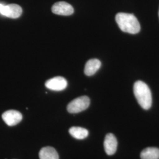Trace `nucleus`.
<instances>
[{
	"label": "nucleus",
	"mask_w": 159,
	"mask_h": 159,
	"mask_svg": "<svg viewBox=\"0 0 159 159\" xmlns=\"http://www.w3.org/2000/svg\"><path fill=\"white\" fill-rule=\"evenodd\" d=\"M116 21L120 29L125 33L136 34L140 31V23L132 14L119 12L116 16Z\"/></svg>",
	"instance_id": "obj_1"
},
{
	"label": "nucleus",
	"mask_w": 159,
	"mask_h": 159,
	"mask_svg": "<svg viewBox=\"0 0 159 159\" xmlns=\"http://www.w3.org/2000/svg\"><path fill=\"white\" fill-rule=\"evenodd\" d=\"M133 91L139 105L144 110L150 108L152 96L148 86L142 81H137L134 84Z\"/></svg>",
	"instance_id": "obj_2"
},
{
	"label": "nucleus",
	"mask_w": 159,
	"mask_h": 159,
	"mask_svg": "<svg viewBox=\"0 0 159 159\" xmlns=\"http://www.w3.org/2000/svg\"><path fill=\"white\" fill-rule=\"evenodd\" d=\"M90 100L87 96L76 98L67 106V111L70 113H78L86 110L90 106Z\"/></svg>",
	"instance_id": "obj_3"
},
{
	"label": "nucleus",
	"mask_w": 159,
	"mask_h": 159,
	"mask_svg": "<svg viewBox=\"0 0 159 159\" xmlns=\"http://www.w3.org/2000/svg\"><path fill=\"white\" fill-rule=\"evenodd\" d=\"M23 10L21 7L17 4H12L4 5L0 3V14L10 18H17L22 14Z\"/></svg>",
	"instance_id": "obj_4"
},
{
	"label": "nucleus",
	"mask_w": 159,
	"mask_h": 159,
	"mask_svg": "<svg viewBox=\"0 0 159 159\" xmlns=\"http://www.w3.org/2000/svg\"><path fill=\"white\" fill-rule=\"evenodd\" d=\"M52 12L57 15L68 16L74 13V8L70 4L64 1L57 2L51 8Z\"/></svg>",
	"instance_id": "obj_5"
},
{
	"label": "nucleus",
	"mask_w": 159,
	"mask_h": 159,
	"mask_svg": "<svg viewBox=\"0 0 159 159\" xmlns=\"http://www.w3.org/2000/svg\"><path fill=\"white\" fill-rule=\"evenodd\" d=\"M2 118L7 125L14 126L17 125L22 120L23 116L18 111L10 110L2 114Z\"/></svg>",
	"instance_id": "obj_6"
},
{
	"label": "nucleus",
	"mask_w": 159,
	"mask_h": 159,
	"mask_svg": "<svg viewBox=\"0 0 159 159\" xmlns=\"http://www.w3.org/2000/svg\"><path fill=\"white\" fill-rule=\"evenodd\" d=\"M46 87L53 91H62L67 86V81L63 77H55L47 81Z\"/></svg>",
	"instance_id": "obj_7"
},
{
	"label": "nucleus",
	"mask_w": 159,
	"mask_h": 159,
	"mask_svg": "<svg viewBox=\"0 0 159 159\" xmlns=\"http://www.w3.org/2000/svg\"><path fill=\"white\" fill-rule=\"evenodd\" d=\"M104 148L106 153L109 156L113 155L116 153L117 148V140L113 134L109 133L106 136Z\"/></svg>",
	"instance_id": "obj_8"
},
{
	"label": "nucleus",
	"mask_w": 159,
	"mask_h": 159,
	"mask_svg": "<svg viewBox=\"0 0 159 159\" xmlns=\"http://www.w3.org/2000/svg\"><path fill=\"white\" fill-rule=\"evenodd\" d=\"M102 63L99 60L96 58L90 59L86 63L84 68V73L87 76H91L95 74L100 69Z\"/></svg>",
	"instance_id": "obj_9"
},
{
	"label": "nucleus",
	"mask_w": 159,
	"mask_h": 159,
	"mask_svg": "<svg viewBox=\"0 0 159 159\" xmlns=\"http://www.w3.org/2000/svg\"><path fill=\"white\" fill-rule=\"evenodd\" d=\"M39 157L40 159H59V156L55 148L46 147L40 150Z\"/></svg>",
	"instance_id": "obj_10"
},
{
	"label": "nucleus",
	"mask_w": 159,
	"mask_h": 159,
	"mask_svg": "<svg viewBox=\"0 0 159 159\" xmlns=\"http://www.w3.org/2000/svg\"><path fill=\"white\" fill-rule=\"evenodd\" d=\"M69 133L76 139L83 140L89 135V131L87 129L80 127H72L70 129Z\"/></svg>",
	"instance_id": "obj_11"
},
{
	"label": "nucleus",
	"mask_w": 159,
	"mask_h": 159,
	"mask_svg": "<svg viewBox=\"0 0 159 159\" xmlns=\"http://www.w3.org/2000/svg\"><path fill=\"white\" fill-rule=\"evenodd\" d=\"M142 159H159V149L156 148H148L140 154Z\"/></svg>",
	"instance_id": "obj_12"
},
{
	"label": "nucleus",
	"mask_w": 159,
	"mask_h": 159,
	"mask_svg": "<svg viewBox=\"0 0 159 159\" xmlns=\"http://www.w3.org/2000/svg\"></svg>",
	"instance_id": "obj_13"
}]
</instances>
